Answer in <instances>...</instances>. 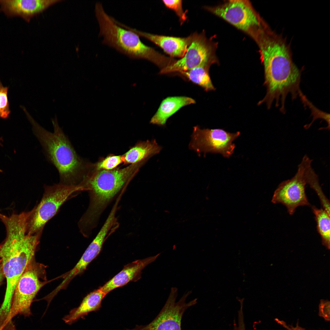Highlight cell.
I'll return each instance as SVG.
<instances>
[{
  "instance_id": "1",
  "label": "cell",
  "mask_w": 330,
  "mask_h": 330,
  "mask_svg": "<svg viewBox=\"0 0 330 330\" xmlns=\"http://www.w3.org/2000/svg\"><path fill=\"white\" fill-rule=\"evenodd\" d=\"M255 41L259 49L266 88V94L258 105L264 103L269 109L275 102L284 113L288 95L294 100L302 94L300 88L301 72L293 61L286 42L271 29L260 33Z\"/></svg>"
},
{
  "instance_id": "2",
  "label": "cell",
  "mask_w": 330,
  "mask_h": 330,
  "mask_svg": "<svg viewBox=\"0 0 330 330\" xmlns=\"http://www.w3.org/2000/svg\"><path fill=\"white\" fill-rule=\"evenodd\" d=\"M129 165L123 168L111 170H98L92 164L80 184L89 193L88 207L79 222V229L91 233L106 208L130 181L146 162Z\"/></svg>"
},
{
  "instance_id": "3",
  "label": "cell",
  "mask_w": 330,
  "mask_h": 330,
  "mask_svg": "<svg viewBox=\"0 0 330 330\" xmlns=\"http://www.w3.org/2000/svg\"><path fill=\"white\" fill-rule=\"evenodd\" d=\"M34 134L39 141L47 159L57 170L60 183L79 185L90 166L77 153L68 138L56 119L52 121L54 131L51 132L37 123L30 116Z\"/></svg>"
},
{
  "instance_id": "4",
  "label": "cell",
  "mask_w": 330,
  "mask_h": 330,
  "mask_svg": "<svg viewBox=\"0 0 330 330\" xmlns=\"http://www.w3.org/2000/svg\"><path fill=\"white\" fill-rule=\"evenodd\" d=\"M95 12L99 27V35L103 37V44L130 58L147 60L161 69L175 61L146 45L137 34L118 24L114 18L106 13L100 3L96 4Z\"/></svg>"
},
{
  "instance_id": "5",
  "label": "cell",
  "mask_w": 330,
  "mask_h": 330,
  "mask_svg": "<svg viewBox=\"0 0 330 330\" xmlns=\"http://www.w3.org/2000/svg\"><path fill=\"white\" fill-rule=\"evenodd\" d=\"M42 232L33 235L26 234L22 239H5L0 244L2 262L6 287L0 311L4 313L10 310L14 290L16 283L27 266L34 258Z\"/></svg>"
},
{
  "instance_id": "6",
  "label": "cell",
  "mask_w": 330,
  "mask_h": 330,
  "mask_svg": "<svg viewBox=\"0 0 330 330\" xmlns=\"http://www.w3.org/2000/svg\"><path fill=\"white\" fill-rule=\"evenodd\" d=\"M47 281L45 266L36 262L34 258L16 283L4 328L17 315H22L25 317L31 315V306L33 299Z\"/></svg>"
},
{
  "instance_id": "7",
  "label": "cell",
  "mask_w": 330,
  "mask_h": 330,
  "mask_svg": "<svg viewBox=\"0 0 330 330\" xmlns=\"http://www.w3.org/2000/svg\"><path fill=\"white\" fill-rule=\"evenodd\" d=\"M83 191L80 185L61 183L44 186V193L39 204L31 210L28 221L26 234L41 232L46 223L56 213L68 198L74 193Z\"/></svg>"
},
{
  "instance_id": "8",
  "label": "cell",
  "mask_w": 330,
  "mask_h": 330,
  "mask_svg": "<svg viewBox=\"0 0 330 330\" xmlns=\"http://www.w3.org/2000/svg\"><path fill=\"white\" fill-rule=\"evenodd\" d=\"M312 160L304 156L294 176L282 182L274 193L272 202L282 204L290 215L294 214L298 207L310 205L306 195L305 186L309 184L315 172L311 167Z\"/></svg>"
},
{
  "instance_id": "9",
  "label": "cell",
  "mask_w": 330,
  "mask_h": 330,
  "mask_svg": "<svg viewBox=\"0 0 330 330\" xmlns=\"http://www.w3.org/2000/svg\"><path fill=\"white\" fill-rule=\"evenodd\" d=\"M204 8L253 39L268 26L249 1L229 0L220 5Z\"/></svg>"
},
{
  "instance_id": "10",
  "label": "cell",
  "mask_w": 330,
  "mask_h": 330,
  "mask_svg": "<svg viewBox=\"0 0 330 330\" xmlns=\"http://www.w3.org/2000/svg\"><path fill=\"white\" fill-rule=\"evenodd\" d=\"M192 42L184 56L161 69V74L180 72L201 66L210 67L217 63L215 44L206 36L204 32L193 34Z\"/></svg>"
},
{
  "instance_id": "11",
  "label": "cell",
  "mask_w": 330,
  "mask_h": 330,
  "mask_svg": "<svg viewBox=\"0 0 330 330\" xmlns=\"http://www.w3.org/2000/svg\"><path fill=\"white\" fill-rule=\"evenodd\" d=\"M240 134V132L231 133L222 129H201L196 126L193 127L189 147L198 154L219 153L228 158L235 148L233 142Z\"/></svg>"
},
{
  "instance_id": "12",
  "label": "cell",
  "mask_w": 330,
  "mask_h": 330,
  "mask_svg": "<svg viewBox=\"0 0 330 330\" xmlns=\"http://www.w3.org/2000/svg\"><path fill=\"white\" fill-rule=\"evenodd\" d=\"M191 293L189 291L185 293L176 302L178 289L172 288L165 305L152 321L146 325H137L134 328L126 330H181L182 320L184 312L197 302V299L186 302Z\"/></svg>"
},
{
  "instance_id": "13",
  "label": "cell",
  "mask_w": 330,
  "mask_h": 330,
  "mask_svg": "<svg viewBox=\"0 0 330 330\" xmlns=\"http://www.w3.org/2000/svg\"><path fill=\"white\" fill-rule=\"evenodd\" d=\"M117 212L115 208L111 209L102 227L80 259L74 267L64 276V280L57 287L58 290L64 288L72 279L83 272L98 255L105 241L119 227V223L116 216Z\"/></svg>"
},
{
  "instance_id": "14",
  "label": "cell",
  "mask_w": 330,
  "mask_h": 330,
  "mask_svg": "<svg viewBox=\"0 0 330 330\" xmlns=\"http://www.w3.org/2000/svg\"><path fill=\"white\" fill-rule=\"evenodd\" d=\"M119 24L158 46L171 58H182L185 53L193 38V34L186 37L167 36L143 32L129 27L120 22L119 23Z\"/></svg>"
},
{
  "instance_id": "15",
  "label": "cell",
  "mask_w": 330,
  "mask_h": 330,
  "mask_svg": "<svg viewBox=\"0 0 330 330\" xmlns=\"http://www.w3.org/2000/svg\"><path fill=\"white\" fill-rule=\"evenodd\" d=\"M61 0H0V10L8 16H19L29 22L34 16Z\"/></svg>"
},
{
  "instance_id": "16",
  "label": "cell",
  "mask_w": 330,
  "mask_h": 330,
  "mask_svg": "<svg viewBox=\"0 0 330 330\" xmlns=\"http://www.w3.org/2000/svg\"><path fill=\"white\" fill-rule=\"evenodd\" d=\"M160 254L137 260L126 265L121 271L99 289L107 295L114 289L123 286L130 281H137L141 278L142 270L154 262Z\"/></svg>"
},
{
  "instance_id": "17",
  "label": "cell",
  "mask_w": 330,
  "mask_h": 330,
  "mask_svg": "<svg viewBox=\"0 0 330 330\" xmlns=\"http://www.w3.org/2000/svg\"><path fill=\"white\" fill-rule=\"evenodd\" d=\"M106 295L99 288L90 292L83 298L78 307L71 310L68 314L64 317L63 320L65 323L71 324L89 313L99 310Z\"/></svg>"
},
{
  "instance_id": "18",
  "label": "cell",
  "mask_w": 330,
  "mask_h": 330,
  "mask_svg": "<svg viewBox=\"0 0 330 330\" xmlns=\"http://www.w3.org/2000/svg\"><path fill=\"white\" fill-rule=\"evenodd\" d=\"M195 103L193 99L185 96L167 97L161 102L150 123L159 126L164 125L168 119L182 107Z\"/></svg>"
},
{
  "instance_id": "19",
  "label": "cell",
  "mask_w": 330,
  "mask_h": 330,
  "mask_svg": "<svg viewBox=\"0 0 330 330\" xmlns=\"http://www.w3.org/2000/svg\"><path fill=\"white\" fill-rule=\"evenodd\" d=\"M162 147L155 139L138 142L122 155L123 163L130 165L146 162L151 157L159 153Z\"/></svg>"
},
{
  "instance_id": "20",
  "label": "cell",
  "mask_w": 330,
  "mask_h": 330,
  "mask_svg": "<svg viewBox=\"0 0 330 330\" xmlns=\"http://www.w3.org/2000/svg\"><path fill=\"white\" fill-rule=\"evenodd\" d=\"M317 223V228L320 234L323 245L330 249V215L323 208L319 209L314 206L312 207Z\"/></svg>"
},
{
  "instance_id": "21",
  "label": "cell",
  "mask_w": 330,
  "mask_h": 330,
  "mask_svg": "<svg viewBox=\"0 0 330 330\" xmlns=\"http://www.w3.org/2000/svg\"><path fill=\"white\" fill-rule=\"evenodd\" d=\"M210 67L201 66L190 70L179 72L192 82L197 84L207 91L215 90L209 73Z\"/></svg>"
},
{
  "instance_id": "22",
  "label": "cell",
  "mask_w": 330,
  "mask_h": 330,
  "mask_svg": "<svg viewBox=\"0 0 330 330\" xmlns=\"http://www.w3.org/2000/svg\"><path fill=\"white\" fill-rule=\"evenodd\" d=\"M123 163L122 155L111 154L103 158L95 164H92V166L98 170H111L116 168Z\"/></svg>"
},
{
  "instance_id": "23",
  "label": "cell",
  "mask_w": 330,
  "mask_h": 330,
  "mask_svg": "<svg viewBox=\"0 0 330 330\" xmlns=\"http://www.w3.org/2000/svg\"><path fill=\"white\" fill-rule=\"evenodd\" d=\"M8 87L3 86L0 79V118L7 119L10 113L8 97Z\"/></svg>"
},
{
  "instance_id": "24",
  "label": "cell",
  "mask_w": 330,
  "mask_h": 330,
  "mask_svg": "<svg viewBox=\"0 0 330 330\" xmlns=\"http://www.w3.org/2000/svg\"><path fill=\"white\" fill-rule=\"evenodd\" d=\"M164 5L167 8L173 10L179 18L182 24L186 20V12H184L182 6L181 0H172L162 1Z\"/></svg>"
},
{
  "instance_id": "25",
  "label": "cell",
  "mask_w": 330,
  "mask_h": 330,
  "mask_svg": "<svg viewBox=\"0 0 330 330\" xmlns=\"http://www.w3.org/2000/svg\"><path fill=\"white\" fill-rule=\"evenodd\" d=\"M233 330H246L244 317H239L237 324L234 322Z\"/></svg>"
},
{
  "instance_id": "26",
  "label": "cell",
  "mask_w": 330,
  "mask_h": 330,
  "mask_svg": "<svg viewBox=\"0 0 330 330\" xmlns=\"http://www.w3.org/2000/svg\"><path fill=\"white\" fill-rule=\"evenodd\" d=\"M5 277L2 262L0 259V284L2 282Z\"/></svg>"
},
{
  "instance_id": "27",
  "label": "cell",
  "mask_w": 330,
  "mask_h": 330,
  "mask_svg": "<svg viewBox=\"0 0 330 330\" xmlns=\"http://www.w3.org/2000/svg\"><path fill=\"white\" fill-rule=\"evenodd\" d=\"M289 330H305L304 328L300 327L298 325H297L295 327H289Z\"/></svg>"
}]
</instances>
